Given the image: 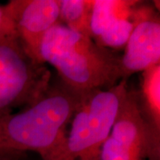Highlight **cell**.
Here are the masks:
<instances>
[{
  "mask_svg": "<svg viewBox=\"0 0 160 160\" xmlns=\"http://www.w3.org/2000/svg\"><path fill=\"white\" fill-rule=\"evenodd\" d=\"M136 95L147 133V159L160 160V64L142 72Z\"/></svg>",
  "mask_w": 160,
  "mask_h": 160,
  "instance_id": "ba28073f",
  "label": "cell"
},
{
  "mask_svg": "<svg viewBox=\"0 0 160 160\" xmlns=\"http://www.w3.org/2000/svg\"><path fill=\"white\" fill-rule=\"evenodd\" d=\"M5 7L25 52L44 64L40 46L48 30L59 22V0H12Z\"/></svg>",
  "mask_w": 160,
  "mask_h": 160,
  "instance_id": "52a82bcc",
  "label": "cell"
},
{
  "mask_svg": "<svg viewBox=\"0 0 160 160\" xmlns=\"http://www.w3.org/2000/svg\"><path fill=\"white\" fill-rule=\"evenodd\" d=\"M139 3L130 0H92L90 17L92 39H96L116 20L132 17Z\"/></svg>",
  "mask_w": 160,
  "mask_h": 160,
  "instance_id": "9c48e42d",
  "label": "cell"
},
{
  "mask_svg": "<svg viewBox=\"0 0 160 160\" xmlns=\"http://www.w3.org/2000/svg\"><path fill=\"white\" fill-rule=\"evenodd\" d=\"M1 160H15V158H7V159H1Z\"/></svg>",
  "mask_w": 160,
  "mask_h": 160,
  "instance_id": "5bb4252c",
  "label": "cell"
},
{
  "mask_svg": "<svg viewBox=\"0 0 160 160\" xmlns=\"http://www.w3.org/2000/svg\"><path fill=\"white\" fill-rule=\"evenodd\" d=\"M17 156L12 154L9 150H7L6 148L4 146L3 142L0 140V160L7 159V158H15Z\"/></svg>",
  "mask_w": 160,
  "mask_h": 160,
  "instance_id": "4fadbf2b",
  "label": "cell"
},
{
  "mask_svg": "<svg viewBox=\"0 0 160 160\" xmlns=\"http://www.w3.org/2000/svg\"><path fill=\"white\" fill-rule=\"evenodd\" d=\"M82 93L62 83L38 101L0 120V140L11 153L35 151L43 160H68V127Z\"/></svg>",
  "mask_w": 160,
  "mask_h": 160,
  "instance_id": "6da1fadb",
  "label": "cell"
},
{
  "mask_svg": "<svg viewBox=\"0 0 160 160\" xmlns=\"http://www.w3.org/2000/svg\"><path fill=\"white\" fill-rule=\"evenodd\" d=\"M18 37L13 23L8 15L5 5H0V42Z\"/></svg>",
  "mask_w": 160,
  "mask_h": 160,
  "instance_id": "7c38bea8",
  "label": "cell"
},
{
  "mask_svg": "<svg viewBox=\"0 0 160 160\" xmlns=\"http://www.w3.org/2000/svg\"><path fill=\"white\" fill-rule=\"evenodd\" d=\"M133 29L120 57L123 79L160 64V20L151 6L139 3L132 13Z\"/></svg>",
  "mask_w": 160,
  "mask_h": 160,
  "instance_id": "5b68a950",
  "label": "cell"
},
{
  "mask_svg": "<svg viewBox=\"0 0 160 160\" xmlns=\"http://www.w3.org/2000/svg\"><path fill=\"white\" fill-rule=\"evenodd\" d=\"M127 80L108 89L81 94L68 134V160H101L120 107L128 93Z\"/></svg>",
  "mask_w": 160,
  "mask_h": 160,
  "instance_id": "3957f363",
  "label": "cell"
},
{
  "mask_svg": "<svg viewBox=\"0 0 160 160\" xmlns=\"http://www.w3.org/2000/svg\"><path fill=\"white\" fill-rule=\"evenodd\" d=\"M92 0H59V22L91 38L90 17Z\"/></svg>",
  "mask_w": 160,
  "mask_h": 160,
  "instance_id": "30bf717a",
  "label": "cell"
},
{
  "mask_svg": "<svg viewBox=\"0 0 160 160\" xmlns=\"http://www.w3.org/2000/svg\"><path fill=\"white\" fill-rule=\"evenodd\" d=\"M50 86V70L29 57L18 37L0 42V120L38 101Z\"/></svg>",
  "mask_w": 160,
  "mask_h": 160,
  "instance_id": "277c9868",
  "label": "cell"
},
{
  "mask_svg": "<svg viewBox=\"0 0 160 160\" xmlns=\"http://www.w3.org/2000/svg\"><path fill=\"white\" fill-rule=\"evenodd\" d=\"M40 60L52 66L63 85L78 93L108 89L123 79L119 56L60 22L44 37Z\"/></svg>",
  "mask_w": 160,
  "mask_h": 160,
  "instance_id": "7a4b0ae2",
  "label": "cell"
},
{
  "mask_svg": "<svg viewBox=\"0 0 160 160\" xmlns=\"http://www.w3.org/2000/svg\"><path fill=\"white\" fill-rule=\"evenodd\" d=\"M148 141L136 92L129 90L104 143L101 160H146Z\"/></svg>",
  "mask_w": 160,
  "mask_h": 160,
  "instance_id": "8992f818",
  "label": "cell"
},
{
  "mask_svg": "<svg viewBox=\"0 0 160 160\" xmlns=\"http://www.w3.org/2000/svg\"><path fill=\"white\" fill-rule=\"evenodd\" d=\"M132 29L133 22L132 18H119L111 23L93 41L98 46L107 49L125 48Z\"/></svg>",
  "mask_w": 160,
  "mask_h": 160,
  "instance_id": "8fae6325",
  "label": "cell"
}]
</instances>
